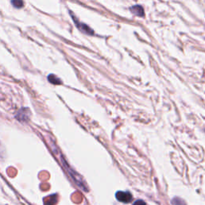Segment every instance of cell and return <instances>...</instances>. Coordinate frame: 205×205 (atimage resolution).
Wrapping results in <instances>:
<instances>
[{
	"instance_id": "6",
	"label": "cell",
	"mask_w": 205,
	"mask_h": 205,
	"mask_svg": "<svg viewBox=\"0 0 205 205\" xmlns=\"http://www.w3.org/2000/svg\"><path fill=\"white\" fill-rule=\"evenodd\" d=\"M11 3L16 8H21L23 7V0H11Z\"/></svg>"
},
{
	"instance_id": "2",
	"label": "cell",
	"mask_w": 205,
	"mask_h": 205,
	"mask_svg": "<svg viewBox=\"0 0 205 205\" xmlns=\"http://www.w3.org/2000/svg\"><path fill=\"white\" fill-rule=\"evenodd\" d=\"M72 18H73V20L75 21V22H76V25L77 26V27H78L79 30H81L82 32L88 34V35H93L94 31H92V30L91 29V28L87 26V25L83 24V23H82V22H79V21L76 19V17H75V15H72Z\"/></svg>"
},
{
	"instance_id": "1",
	"label": "cell",
	"mask_w": 205,
	"mask_h": 205,
	"mask_svg": "<svg viewBox=\"0 0 205 205\" xmlns=\"http://www.w3.org/2000/svg\"><path fill=\"white\" fill-rule=\"evenodd\" d=\"M116 197L119 202L122 203H130L132 200V195L128 192H117Z\"/></svg>"
},
{
	"instance_id": "7",
	"label": "cell",
	"mask_w": 205,
	"mask_h": 205,
	"mask_svg": "<svg viewBox=\"0 0 205 205\" xmlns=\"http://www.w3.org/2000/svg\"><path fill=\"white\" fill-rule=\"evenodd\" d=\"M172 203L175 205H185V202L180 198H175L172 200Z\"/></svg>"
},
{
	"instance_id": "8",
	"label": "cell",
	"mask_w": 205,
	"mask_h": 205,
	"mask_svg": "<svg viewBox=\"0 0 205 205\" xmlns=\"http://www.w3.org/2000/svg\"><path fill=\"white\" fill-rule=\"evenodd\" d=\"M133 205H146V203H145L143 200H136V202L133 203Z\"/></svg>"
},
{
	"instance_id": "3",
	"label": "cell",
	"mask_w": 205,
	"mask_h": 205,
	"mask_svg": "<svg viewBox=\"0 0 205 205\" xmlns=\"http://www.w3.org/2000/svg\"><path fill=\"white\" fill-rule=\"evenodd\" d=\"M29 115H30V111L27 108H22L20 111H18L17 116H16V118L18 119L19 121H22V122H25L27 121L28 119H29Z\"/></svg>"
},
{
	"instance_id": "5",
	"label": "cell",
	"mask_w": 205,
	"mask_h": 205,
	"mask_svg": "<svg viewBox=\"0 0 205 205\" xmlns=\"http://www.w3.org/2000/svg\"><path fill=\"white\" fill-rule=\"evenodd\" d=\"M47 79H48V80H49L50 82H51V83H53V84H61L62 83V82L60 81V79L59 78H57L55 75H50L48 77H47Z\"/></svg>"
},
{
	"instance_id": "4",
	"label": "cell",
	"mask_w": 205,
	"mask_h": 205,
	"mask_svg": "<svg viewBox=\"0 0 205 205\" xmlns=\"http://www.w3.org/2000/svg\"><path fill=\"white\" fill-rule=\"evenodd\" d=\"M130 11L133 15L138 17H143L144 16V11L142 6L140 5H135L130 8Z\"/></svg>"
}]
</instances>
